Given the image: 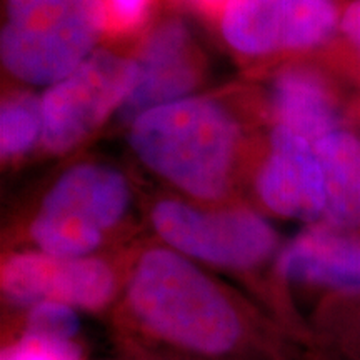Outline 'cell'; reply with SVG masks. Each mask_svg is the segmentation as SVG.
<instances>
[{
    "mask_svg": "<svg viewBox=\"0 0 360 360\" xmlns=\"http://www.w3.org/2000/svg\"><path fill=\"white\" fill-rule=\"evenodd\" d=\"M193 4L195 6H199L200 8H204L207 12H215V11H224L225 4H227V0H193Z\"/></svg>",
    "mask_w": 360,
    "mask_h": 360,
    "instance_id": "obj_21",
    "label": "cell"
},
{
    "mask_svg": "<svg viewBox=\"0 0 360 360\" xmlns=\"http://www.w3.org/2000/svg\"><path fill=\"white\" fill-rule=\"evenodd\" d=\"M12 334H30L58 340L80 342V312L62 302H40L25 309ZM8 334V335H12Z\"/></svg>",
    "mask_w": 360,
    "mask_h": 360,
    "instance_id": "obj_15",
    "label": "cell"
},
{
    "mask_svg": "<svg viewBox=\"0 0 360 360\" xmlns=\"http://www.w3.org/2000/svg\"><path fill=\"white\" fill-rule=\"evenodd\" d=\"M137 80L119 115L132 124L155 107L191 97L202 79V57L191 30L180 20H164L143 40Z\"/></svg>",
    "mask_w": 360,
    "mask_h": 360,
    "instance_id": "obj_10",
    "label": "cell"
},
{
    "mask_svg": "<svg viewBox=\"0 0 360 360\" xmlns=\"http://www.w3.org/2000/svg\"><path fill=\"white\" fill-rule=\"evenodd\" d=\"M150 224L165 247L204 267L252 272L278 254L276 229L250 209L204 210L180 200H160Z\"/></svg>",
    "mask_w": 360,
    "mask_h": 360,
    "instance_id": "obj_5",
    "label": "cell"
},
{
    "mask_svg": "<svg viewBox=\"0 0 360 360\" xmlns=\"http://www.w3.org/2000/svg\"><path fill=\"white\" fill-rule=\"evenodd\" d=\"M0 285L7 304L20 310L40 302H62L80 314H101L119 294V276L98 255L56 257L35 249L4 259Z\"/></svg>",
    "mask_w": 360,
    "mask_h": 360,
    "instance_id": "obj_7",
    "label": "cell"
},
{
    "mask_svg": "<svg viewBox=\"0 0 360 360\" xmlns=\"http://www.w3.org/2000/svg\"><path fill=\"white\" fill-rule=\"evenodd\" d=\"M129 141L143 165L182 192L200 200L227 195L240 130L219 102L187 97L155 107L130 124Z\"/></svg>",
    "mask_w": 360,
    "mask_h": 360,
    "instance_id": "obj_2",
    "label": "cell"
},
{
    "mask_svg": "<svg viewBox=\"0 0 360 360\" xmlns=\"http://www.w3.org/2000/svg\"><path fill=\"white\" fill-rule=\"evenodd\" d=\"M137 80V62L98 51L42 97V142L52 154H64L96 132L120 109Z\"/></svg>",
    "mask_w": 360,
    "mask_h": 360,
    "instance_id": "obj_6",
    "label": "cell"
},
{
    "mask_svg": "<svg viewBox=\"0 0 360 360\" xmlns=\"http://www.w3.org/2000/svg\"><path fill=\"white\" fill-rule=\"evenodd\" d=\"M105 27L103 0H8L0 57L22 82L53 85L92 56Z\"/></svg>",
    "mask_w": 360,
    "mask_h": 360,
    "instance_id": "obj_3",
    "label": "cell"
},
{
    "mask_svg": "<svg viewBox=\"0 0 360 360\" xmlns=\"http://www.w3.org/2000/svg\"><path fill=\"white\" fill-rule=\"evenodd\" d=\"M347 330L350 334L347 335V344L350 345L345 355V360H360V326L357 328H352L349 326Z\"/></svg>",
    "mask_w": 360,
    "mask_h": 360,
    "instance_id": "obj_20",
    "label": "cell"
},
{
    "mask_svg": "<svg viewBox=\"0 0 360 360\" xmlns=\"http://www.w3.org/2000/svg\"><path fill=\"white\" fill-rule=\"evenodd\" d=\"M334 0H227L222 34L250 57L322 47L339 29Z\"/></svg>",
    "mask_w": 360,
    "mask_h": 360,
    "instance_id": "obj_8",
    "label": "cell"
},
{
    "mask_svg": "<svg viewBox=\"0 0 360 360\" xmlns=\"http://www.w3.org/2000/svg\"><path fill=\"white\" fill-rule=\"evenodd\" d=\"M339 29L360 69V0H350L340 13Z\"/></svg>",
    "mask_w": 360,
    "mask_h": 360,
    "instance_id": "obj_18",
    "label": "cell"
},
{
    "mask_svg": "<svg viewBox=\"0 0 360 360\" xmlns=\"http://www.w3.org/2000/svg\"><path fill=\"white\" fill-rule=\"evenodd\" d=\"M270 109L276 127L312 146L340 130L344 122L339 89L326 72L310 64H290L277 72L270 87Z\"/></svg>",
    "mask_w": 360,
    "mask_h": 360,
    "instance_id": "obj_12",
    "label": "cell"
},
{
    "mask_svg": "<svg viewBox=\"0 0 360 360\" xmlns=\"http://www.w3.org/2000/svg\"><path fill=\"white\" fill-rule=\"evenodd\" d=\"M152 0H103L107 27L115 32H129L142 24Z\"/></svg>",
    "mask_w": 360,
    "mask_h": 360,
    "instance_id": "obj_17",
    "label": "cell"
},
{
    "mask_svg": "<svg viewBox=\"0 0 360 360\" xmlns=\"http://www.w3.org/2000/svg\"><path fill=\"white\" fill-rule=\"evenodd\" d=\"M255 188L262 204L278 217L322 222L326 180L314 146L299 135L274 129Z\"/></svg>",
    "mask_w": 360,
    "mask_h": 360,
    "instance_id": "obj_11",
    "label": "cell"
},
{
    "mask_svg": "<svg viewBox=\"0 0 360 360\" xmlns=\"http://www.w3.org/2000/svg\"><path fill=\"white\" fill-rule=\"evenodd\" d=\"M326 180L322 222L339 231L360 229V137L335 130L314 146Z\"/></svg>",
    "mask_w": 360,
    "mask_h": 360,
    "instance_id": "obj_13",
    "label": "cell"
},
{
    "mask_svg": "<svg viewBox=\"0 0 360 360\" xmlns=\"http://www.w3.org/2000/svg\"><path fill=\"white\" fill-rule=\"evenodd\" d=\"M42 101L30 94H13L2 102L0 110V152L4 159L27 154L42 141Z\"/></svg>",
    "mask_w": 360,
    "mask_h": 360,
    "instance_id": "obj_14",
    "label": "cell"
},
{
    "mask_svg": "<svg viewBox=\"0 0 360 360\" xmlns=\"http://www.w3.org/2000/svg\"><path fill=\"white\" fill-rule=\"evenodd\" d=\"M114 332L117 342L200 360H294L281 323L165 245L130 265Z\"/></svg>",
    "mask_w": 360,
    "mask_h": 360,
    "instance_id": "obj_1",
    "label": "cell"
},
{
    "mask_svg": "<svg viewBox=\"0 0 360 360\" xmlns=\"http://www.w3.org/2000/svg\"><path fill=\"white\" fill-rule=\"evenodd\" d=\"M2 360H85V357L80 342L12 334L4 344Z\"/></svg>",
    "mask_w": 360,
    "mask_h": 360,
    "instance_id": "obj_16",
    "label": "cell"
},
{
    "mask_svg": "<svg viewBox=\"0 0 360 360\" xmlns=\"http://www.w3.org/2000/svg\"><path fill=\"white\" fill-rule=\"evenodd\" d=\"M276 274L285 285L360 300V236L312 224L278 250Z\"/></svg>",
    "mask_w": 360,
    "mask_h": 360,
    "instance_id": "obj_9",
    "label": "cell"
},
{
    "mask_svg": "<svg viewBox=\"0 0 360 360\" xmlns=\"http://www.w3.org/2000/svg\"><path fill=\"white\" fill-rule=\"evenodd\" d=\"M130 205L125 177L105 165H75L52 186L30 222L37 250L56 257L96 255Z\"/></svg>",
    "mask_w": 360,
    "mask_h": 360,
    "instance_id": "obj_4",
    "label": "cell"
},
{
    "mask_svg": "<svg viewBox=\"0 0 360 360\" xmlns=\"http://www.w3.org/2000/svg\"><path fill=\"white\" fill-rule=\"evenodd\" d=\"M120 347L119 360H200L186 357V355L167 352V350L142 347L137 344H129V342H117Z\"/></svg>",
    "mask_w": 360,
    "mask_h": 360,
    "instance_id": "obj_19",
    "label": "cell"
}]
</instances>
